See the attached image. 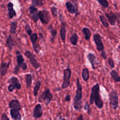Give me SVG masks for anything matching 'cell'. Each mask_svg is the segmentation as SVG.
<instances>
[{"label": "cell", "instance_id": "cell-29", "mask_svg": "<svg viewBox=\"0 0 120 120\" xmlns=\"http://www.w3.org/2000/svg\"><path fill=\"white\" fill-rule=\"evenodd\" d=\"M17 27V22L16 21H12L10 23V27L9 32L12 34H15Z\"/></svg>", "mask_w": 120, "mask_h": 120}, {"label": "cell", "instance_id": "cell-7", "mask_svg": "<svg viewBox=\"0 0 120 120\" xmlns=\"http://www.w3.org/2000/svg\"><path fill=\"white\" fill-rule=\"evenodd\" d=\"M38 18L40 20L42 23L45 24H48L51 18V16L48 10L45 9L39 10L38 12Z\"/></svg>", "mask_w": 120, "mask_h": 120}, {"label": "cell", "instance_id": "cell-39", "mask_svg": "<svg viewBox=\"0 0 120 120\" xmlns=\"http://www.w3.org/2000/svg\"><path fill=\"white\" fill-rule=\"evenodd\" d=\"M100 55L104 60H106V58H107V54L106 53L105 51L104 50H102L101 51Z\"/></svg>", "mask_w": 120, "mask_h": 120}, {"label": "cell", "instance_id": "cell-25", "mask_svg": "<svg viewBox=\"0 0 120 120\" xmlns=\"http://www.w3.org/2000/svg\"><path fill=\"white\" fill-rule=\"evenodd\" d=\"M82 32L84 35L85 39L86 40H89L91 35V33L90 30L88 27H83L82 29Z\"/></svg>", "mask_w": 120, "mask_h": 120}, {"label": "cell", "instance_id": "cell-35", "mask_svg": "<svg viewBox=\"0 0 120 120\" xmlns=\"http://www.w3.org/2000/svg\"><path fill=\"white\" fill-rule=\"evenodd\" d=\"M30 40L32 43V44L36 42L38 39V36L37 33H33L30 35Z\"/></svg>", "mask_w": 120, "mask_h": 120}, {"label": "cell", "instance_id": "cell-22", "mask_svg": "<svg viewBox=\"0 0 120 120\" xmlns=\"http://www.w3.org/2000/svg\"><path fill=\"white\" fill-rule=\"evenodd\" d=\"M14 45H15L14 42L11 36L10 35H8L6 39V46L8 48V49L9 50V51H11Z\"/></svg>", "mask_w": 120, "mask_h": 120}, {"label": "cell", "instance_id": "cell-14", "mask_svg": "<svg viewBox=\"0 0 120 120\" xmlns=\"http://www.w3.org/2000/svg\"><path fill=\"white\" fill-rule=\"evenodd\" d=\"M43 115V110L42 107L40 104H37L33 111L32 116L33 118L38 119L41 118Z\"/></svg>", "mask_w": 120, "mask_h": 120}, {"label": "cell", "instance_id": "cell-20", "mask_svg": "<svg viewBox=\"0 0 120 120\" xmlns=\"http://www.w3.org/2000/svg\"><path fill=\"white\" fill-rule=\"evenodd\" d=\"M10 114L14 120H22V116L19 111L14 109H10Z\"/></svg>", "mask_w": 120, "mask_h": 120}, {"label": "cell", "instance_id": "cell-6", "mask_svg": "<svg viewBox=\"0 0 120 120\" xmlns=\"http://www.w3.org/2000/svg\"><path fill=\"white\" fill-rule=\"evenodd\" d=\"M71 76V70L68 67L63 70V80L61 85V88L65 89L70 85V79Z\"/></svg>", "mask_w": 120, "mask_h": 120}, {"label": "cell", "instance_id": "cell-23", "mask_svg": "<svg viewBox=\"0 0 120 120\" xmlns=\"http://www.w3.org/2000/svg\"><path fill=\"white\" fill-rule=\"evenodd\" d=\"M82 77L85 82H87L90 78L89 69L86 68H83L82 71Z\"/></svg>", "mask_w": 120, "mask_h": 120}, {"label": "cell", "instance_id": "cell-31", "mask_svg": "<svg viewBox=\"0 0 120 120\" xmlns=\"http://www.w3.org/2000/svg\"><path fill=\"white\" fill-rule=\"evenodd\" d=\"M45 0H31V3L33 6L36 7H40L44 4Z\"/></svg>", "mask_w": 120, "mask_h": 120}, {"label": "cell", "instance_id": "cell-37", "mask_svg": "<svg viewBox=\"0 0 120 120\" xmlns=\"http://www.w3.org/2000/svg\"><path fill=\"white\" fill-rule=\"evenodd\" d=\"M84 110L86 111L88 114L89 115H90V113H91V108L90 107V105L87 103V102H86L85 105H84Z\"/></svg>", "mask_w": 120, "mask_h": 120}, {"label": "cell", "instance_id": "cell-41", "mask_svg": "<svg viewBox=\"0 0 120 120\" xmlns=\"http://www.w3.org/2000/svg\"><path fill=\"white\" fill-rule=\"evenodd\" d=\"M8 90L9 91V92H13L14 91V90L15 89V86L14 85H13L12 84L10 83L8 86Z\"/></svg>", "mask_w": 120, "mask_h": 120}, {"label": "cell", "instance_id": "cell-21", "mask_svg": "<svg viewBox=\"0 0 120 120\" xmlns=\"http://www.w3.org/2000/svg\"><path fill=\"white\" fill-rule=\"evenodd\" d=\"M48 29L51 33L50 40L51 42L53 43L54 42L57 34V30L56 29H54L52 24H50L48 26Z\"/></svg>", "mask_w": 120, "mask_h": 120}, {"label": "cell", "instance_id": "cell-38", "mask_svg": "<svg viewBox=\"0 0 120 120\" xmlns=\"http://www.w3.org/2000/svg\"><path fill=\"white\" fill-rule=\"evenodd\" d=\"M107 62H108V64H109V65L110 66L111 68H113L114 67L115 64H114L113 60L112 57H109V58H108Z\"/></svg>", "mask_w": 120, "mask_h": 120}, {"label": "cell", "instance_id": "cell-44", "mask_svg": "<svg viewBox=\"0 0 120 120\" xmlns=\"http://www.w3.org/2000/svg\"><path fill=\"white\" fill-rule=\"evenodd\" d=\"M66 120L65 119H64V118H60V120Z\"/></svg>", "mask_w": 120, "mask_h": 120}, {"label": "cell", "instance_id": "cell-26", "mask_svg": "<svg viewBox=\"0 0 120 120\" xmlns=\"http://www.w3.org/2000/svg\"><path fill=\"white\" fill-rule=\"evenodd\" d=\"M25 79L26 81V87L27 88H29L31 87L32 82V77L31 74H27L25 76Z\"/></svg>", "mask_w": 120, "mask_h": 120}, {"label": "cell", "instance_id": "cell-15", "mask_svg": "<svg viewBox=\"0 0 120 120\" xmlns=\"http://www.w3.org/2000/svg\"><path fill=\"white\" fill-rule=\"evenodd\" d=\"M87 58L91 64L92 68L95 69L96 68V66L98 64V60L95 55L92 52H90L87 55Z\"/></svg>", "mask_w": 120, "mask_h": 120}, {"label": "cell", "instance_id": "cell-1", "mask_svg": "<svg viewBox=\"0 0 120 120\" xmlns=\"http://www.w3.org/2000/svg\"><path fill=\"white\" fill-rule=\"evenodd\" d=\"M100 86L98 83L93 86L91 88L90 97V105H92L94 103L98 109H101L104 106V102L99 93Z\"/></svg>", "mask_w": 120, "mask_h": 120}, {"label": "cell", "instance_id": "cell-2", "mask_svg": "<svg viewBox=\"0 0 120 120\" xmlns=\"http://www.w3.org/2000/svg\"><path fill=\"white\" fill-rule=\"evenodd\" d=\"M76 90L75 96L73 100V107L76 111H80L82 108V88L80 84V80L78 78L76 79Z\"/></svg>", "mask_w": 120, "mask_h": 120}, {"label": "cell", "instance_id": "cell-34", "mask_svg": "<svg viewBox=\"0 0 120 120\" xmlns=\"http://www.w3.org/2000/svg\"><path fill=\"white\" fill-rule=\"evenodd\" d=\"M24 29H25V31L26 33L29 36H30V35L32 33V29L31 28V27L30 26V24L29 23H26L25 25Z\"/></svg>", "mask_w": 120, "mask_h": 120}, {"label": "cell", "instance_id": "cell-40", "mask_svg": "<svg viewBox=\"0 0 120 120\" xmlns=\"http://www.w3.org/2000/svg\"><path fill=\"white\" fill-rule=\"evenodd\" d=\"M1 120H10L9 118L5 112H3L1 116Z\"/></svg>", "mask_w": 120, "mask_h": 120}, {"label": "cell", "instance_id": "cell-11", "mask_svg": "<svg viewBox=\"0 0 120 120\" xmlns=\"http://www.w3.org/2000/svg\"><path fill=\"white\" fill-rule=\"evenodd\" d=\"M94 41L96 45V48L98 51H101L104 49V45L102 41L100 35L98 33H95L93 36Z\"/></svg>", "mask_w": 120, "mask_h": 120}, {"label": "cell", "instance_id": "cell-4", "mask_svg": "<svg viewBox=\"0 0 120 120\" xmlns=\"http://www.w3.org/2000/svg\"><path fill=\"white\" fill-rule=\"evenodd\" d=\"M53 97V95L51 92L50 89L46 88L38 97V101L40 103L43 102L46 105H48L52 99Z\"/></svg>", "mask_w": 120, "mask_h": 120}, {"label": "cell", "instance_id": "cell-19", "mask_svg": "<svg viewBox=\"0 0 120 120\" xmlns=\"http://www.w3.org/2000/svg\"><path fill=\"white\" fill-rule=\"evenodd\" d=\"M8 82L14 85L15 87V89L19 90L21 88V84L20 83L18 79L15 76H12L10 77L8 80Z\"/></svg>", "mask_w": 120, "mask_h": 120}, {"label": "cell", "instance_id": "cell-12", "mask_svg": "<svg viewBox=\"0 0 120 120\" xmlns=\"http://www.w3.org/2000/svg\"><path fill=\"white\" fill-rule=\"evenodd\" d=\"M28 10L30 15V17L32 19V20L35 23H37L38 20V9L36 7L32 5L28 8Z\"/></svg>", "mask_w": 120, "mask_h": 120}, {"label": "cell", "instance_id": "cell-24", "mask_svg": "<svg viewBox=\"0 0 120 120\" xmlns=\"http://www.w3.org/2000/svg\"><path fill=\"white\" fill-rule=\"evenodd\" d=\"M110 75L112 78L113 80V81L116 82H120V77L119 75L118 72L115 70H112L110 73Z\"/></svg>", "mask_w": 120, "mask_h": 120}, {"label": "cell", "instance_id": "cell-32", "mask_svg": "<svg viewBox=\"0 0 120 120\" xmlns=\"http://www.w3.org/2000/svg\"><path fill=\"white\" fill-rule=\"evenodd\" d=\"M32 45L33 49L34 52L38 54L41 49V47L40 45H39V44L38 42H37L34 43L32 44Z\"/></svg>", "mask_w": 120, "mask_h": 120}, {"label": "cell", "instance_id": "cell-8", "mask_svg": "<svg viewBox=\"0 0 120 120\" xmlns=\"http://www.w3.org/2000/svg\"><path fill=\"white\" fill-rule=\"evenodd\" d=\"M105 15L108 19L111 25L115 26L117 22L119 23L120 15L119 13H115L110 11L109 13H105Z\"/></svg>", "mask_w": 120, "mask_h": 120}, {"label": "cell", "instance_id": "cell-28", "mask_svg": "<svg viewBox=\"0 0 120 120\" xmlns=\"http://www.w3.org/2000/svg\"><path fill=\"white\" fill-rule=\"evenodd\" d=\"M41 81L38 80L35 86L33 88V95L35 97H37L38 96V91L41 86Z\"/></svg>", "mask_w": 120, "mask_h": 120}, {"label": "cell", "instance_id": "cell-30", "mask_svg": "<svg viewBox=\"0 0 120 120\" xmlns=\"http://www.w3.org/2000/svg\"><path fill=\"white\" fill-rule=\"evenodd\" d=\"M99 19L101 21V22H102V24L103 25V26L105 27V28H108L109 26V23L108 22V21L107 20L106 18H105V17L102 15H99Z\"/></svg>", "mask_w": 120, "mask_h": 120}, {"label": "cell", "instance_id": "cell-5", "mask_svg": "<svg viewBox=\"0 0 120 120\" xmlns=\"http://www.w3.org/2000/svg\"><path fill=\"white\" fill-rule=\"evenodd\" d=\"M110 105L114 110H116L119 106V96L116 90H112L109 94Z\"/></svg>", "mask_w": 120, "mask_h": 120}, {"label": "cell", "instance_id": "cell-17", "mask_svg": "<svg viewBox=\"0 0 120 120\" xmlns=\"http://www.w3.org/2000/svg\"><path fill=\"white\" fill-rule=\"evenodd\" d=\"M10 64V61L6 62L2 61L1 62L0 66V73L2 76L5 75L7 73V71L9 67Z\"/></svg>", "mask_w": 120, "mask_h": 120}, {"label": "cell", "instance_id": "cell-16", "mask_svg": "<svg viewBox=\"0 0 120 120\" xmlns=\"http://www.w3.org/2000/svg\"><path fill=\"white\" fill-rule=\"evenodd\" d=\"M8 107L11 109L20 111L21 109V105L19 101L17 99H12L8 103Z\"/></svg>", "mask_w": 120, "mask_h": 120}, {"label": "cell", "instance_id": "cell-27", "mask_svg": "<svg viewBox=\"0 0 120 120\" xmlns=\"http://www.w3.org/2000/svg\"><path fill=\"white\" fill-rule=\"evenodd\" d=\"M79 39V37L78 35L74 33L73 34H72L70 37V43L74 45H76L77 44L78 41Z\"/></svg>", "mask_w": 120, "mask_h": 120}, {"label": "cell", "instance_id": "cell-9", "mask_svg": "<svg viewBox=\"0 0 120 120\" xmlns=\"http://www.w3.org/2000/svg\"><path fill=\"white\" fill-rule=\"evenodd\" d=\"M24 54V55L28 58L30 64L32 65L34 68L38 69L40 68V65L38 63L37 59H36L35 55L32 52L29 50H26Z\"/></svg>", "mask_w": 120, "mask_h": 120}, {"label": "cell", "instance_id": "cell-3", "mask_svg": "<svg viewBox=\"0 0 120 120\" xmlns=\"http://www.w3.org/2000/svg\"><path fill=\"white\" fill-rule=\"evenodd\" d=\"M15 54L17 64L14 68L13 73L15 75H17L20 71V68H22L23 70H25L27 68V64L24 62V59L20 51L16 50Z\"/></svg>", "mask_w": 120, "mask_h": 120}, {"label": "cell", "instance_id": "cell-42", "mask_svg": "<svg viewBox=\"0 0 120 120\" xmlns=\"http://www.w3.org/2000/svg\"><path fill=\"white\" fill-rule=\"evenodd\" d=\"M71 100V98H70V95H67L65 98V100L66 102H69Z\"/></svg>", "mask_w": 120, "mask_h": 120}, {"label": "cell", "instance_id": "cell-43", "mask_svg": "<svg viewBox=\"0 0 120 120\" xmlns=\"http://www.w3.org/2000/svg\"><path fill=\"white\" fill-rule=\"evenodd\" d=\"M77 120H83V115L80 114L77 118Z\"/></svg>", "mask_w": 120, "mask_h": 120}, {"label": "cell", "instance_id": "cell-10", "mask_svg": "<svg viewBox=\"0 0 120 120\" xmlns=\"http://www.w3.org/2000/svg\"><path fill=\"white\" fill-rule=\"evenodd\" d=\"M60 36L61 39L64 44H65L66 41V34L67 32L66 30V23L65 22L64 16L61 15L60 16Z\"/></svg>", "mask_w": 120, "mask_h": 120}, {"label": "cell", "instance_id": "cell-36", "mask_svg": "<svg viewBox=\"0 0 120 120\" xmlns=\"http://www.w3.org/2000/svg\"><path fill=\"white\" fill-rule=\"evenodd\" d=\"M51 13H52V15L54 17H57V16L58 14V9H57V8L55 6H52L51 7Z\"/></svg>", "mask_w": 120, "mask_h": 120}, {"label": "cell", "instance_id": "cell-33", "mask_svg": "<svg viewBox=\"0 0 120 120\" xmlns=\"http://www.w3.org/2000/svg\"><path fill=\"white\" fill-rule=\"evenodd\" d=\"M102 7L107 8L109 7V4L107 0H96Z\"/></svg>", "mask_w": 120, "mask_h": 120}, {"label": "cell", "instance_id": "cell-13", "mask_svg": "<svg viewBox=\"0 0 120 120\" xmlns=\"http://www.w3.org/2000/svg\"><path fill=\"white\" fill-rule=\"evenodd\" d=\"M66 7L68 11L71 14H77L78 12V6L75 2L71 1H67L65 3Z\"/></svg>", "mask_w": 120, "mask_h": 120}, {"label": "cell", "instance_id": "cell-18", "mask_svg": "<svg viewBox=\"0 0 120 120\" xmlns=\"http://www.w3.org/2000/svg\"><path fill=\"white\" fill-rule=\"evenodd\" d=\"M7 9L8 11V15L9 19L13 18L16 16V13L14 8V4L13 3L9 2L7 4Z\"/></svg>", "mask_w": 120, "mask_h": 120}]
</instances>
